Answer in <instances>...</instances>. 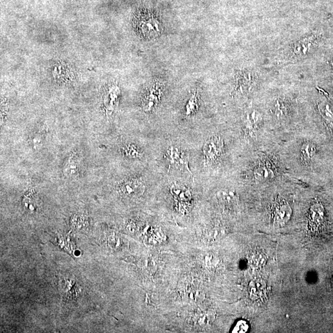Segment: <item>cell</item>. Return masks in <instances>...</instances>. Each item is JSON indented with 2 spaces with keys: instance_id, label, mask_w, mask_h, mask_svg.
<instances>
[{
  "instance_id": "1",
  "label": "cell",
  "mask_w": 333,
  "mask_h": 333,
  "mask_svg": "<svg viewBox=\"0 0 333 333\" xmlns=\"http://www.w3.org/2000/svg\"><path fill=\"white\" fill-rule=\"evenodd\" d=\"M135 28L141 37L148 40L156 38L162 32V24L150 14L140 15L135 18Z\"/></svg>"
},
{
  "instance_id": "2",
  "label": "cell",
  "mask_w": 333,
  "mask_h": 333,
  "mask_svg": "<svg viewBox=\"0 0 333 333\" xmlns=\"http://www.w3.org/2000/svg\"><path fill=\"white\" fill-rule=\"evenodd\" d=\"M170 193L174 197L176 207L178 211L182 214L187 213L190 209L192 203L190 190L185 186L174 183L170 187Z\"/></svg>"
},
{
  "instance_id": "3",
  "label": "cell",
  "mask_w": 333,
  "mask_h": 333,
  "mask_svg": "<svg viewBox=\"0 0 333 333\" xmlns=\"http://www.w3.org/2000/svg\"><path fill=\"white\" fill-rule=\"evenodd\" d=\"M223 143L220 137L214 136L210 138L205 143L203 148V153L205 162L209 165L214 164L222 155Z\"/></svg>"
},
{
  "instance_id": "4",
  "label": "cell",
  "mask_w": 333,
  "mask_h": 333,
  "mask_svg": "<svg viewBox=\"0 0 333 333\" xmlns=\"http://www.w3.org/2000/svg\"><path fill=\"white\" fill-rule=\"evenodd\" d=\"M119 190L122 195L127 198H137L145 193V186L137 179L126 180L119 184Z\"/></svg>"
},
{
  "instance_id": "5",
  "label": "cell",
  "mask_w": 333,
  "mask_h": 333,
  "mask_svg": "<svg viewBox=\"0 0 333 333\" xmlns=\"http://www.w3.org/2000/svg\"><path fill=\"white\" fill-rule=\"evenodd\" d=\"M120 95L119 88L116 84L109 85L103 95V105L108 116H111L118 106Z\"/></svg>"
},
{
  "instance_id": "6",
  "label": "cell",
  "mask_w": 333,
  "mask_h": 333,
  "mask_svg": "<svg viewBox=\"0 0 333 333\" xmlns=\"http://www.w3.org/2000/svg\"><path fill=\"white\" fill-rule=\"evenodd\" d=\"M163 85L157 82L153 85L146 93L142 101V108L146 113H150L158 105L161 99Z\"/></svg>"
},
{
  "instance_id": "7",
  "label": "cell",
  "mask_w": 333,
  "mask_h": 333,
  "mask_svg": "<svg viewBox=\"0 0 333 333\" xmlns=\"http://www.w3.org/2000/svg\"><path fill=\"white\" fill-rule=\"evenodd\" d=\"M82 161L79 154L74 153L68 157L64 166L63 171L67 178L73 179L82 174Z\"/></svg>"
},
{
  "instance_id": "8",
  "label": "cell",
  "mask_w": 333,
  "mask_h": 333,
  "mask_svg": "<svg viewBox=\"0 0 333 333\" xmlns=\"http://www.w3.org/2000/svg\"><path fill=\"white\" fill-rule=\"evenodd\" d=\"M167 158L171 166L191 172L188 167V160L185 152L175 146H170L167 150Z\"/></svg>"
},
{
  "instance_id": "9",
  "label": "cell",
  "mask_w": 333,
  "mask_h": 333,
  "mask_svg": "<svg viewBox=\"0 0 333 333\" xmlns=\"http://www.w3.org/2000/svg\"><path fill=\"white\" fill-rule=\"evenodd\" d=\"M262 121V117L259 112L255 109L246 112L243 120L245 130L250 135L255 134Z\"/></svg>"
},
{
  "instance_id": "10",
  "label": "cell",
  "mask_w": 333,
  "mask_h": 333,
  "mask_svg": "<svg viewBox=\"0 0 333 333\" xmlns=\"http://www.w3.org/2000/svg\"><path fill=\"white\" fill-rule=\"evenodd\" d=\"M254 175L257 182H267L275 177V170H274L272 165L269 163L268 161L260 162L254 168Z\"/></svg>"
},
{
  "instance_id": "11",
  "label": "cell",
  "mask_w": 333,
  "mask_h": 333,
  "mask_svg": "<svg viewBox=\"0 0 333 333\" xmlns=\"http://www.w3.org/2000/svg\"><path fill=\"white\" fill-rule=\"evenodd\" d=\"M292 214L291 207L287 202H281L276 207L273 213L274 222L276 225H284L291 219Z\"/></svg>"
},
{
  "instance_id": "12",
  "label": "cell",
  "mask_w": 333,
  "mask_h": 333,
  "mask_svg": "<svg viewBox=\"0 0 333 333\" xmlns=\"http://www.w3.org/2000/svg\"><path fill=\"white\" fill-rule=\"evenodd\" d=\"M324 209L320 202H315L311 205L309 212V225L310 227L316 229L321 225L324 218Z\"/></svg>"
},
{
  "instance_id": "13",
  "label": "cell",
  "mask_w": 333,
  "mask_h": 333,
  "mask_svg": "<svg viewBox=\"0 0 333 333\" xmlns=\"http://www.w3.org/2000/svg\"><path fill=\"white\" fill-rule=\"evenodd\" d=\"M216 196L220 204L226 208H231L235 206L238 202L236 194L233 190L223 189L218 191Z\"/></svg>"
},
{
  "instance_id": "14",
  "label": "cell",
  "mask_w": 333,
  "mask_h": 333,
  "mask_svg": "<svg viewBox=\"0 0 333 333\" xmlns=\"http://www.w3.org/2000/svg\"><path fill=\"white\" fill-rule=\"evenodd\" d=\"M317 153V149L315 144L311 142H305L300 148V154L303 159L310 161L315 158Z\"/></svg>"
},
{
  "instance_id": "15",
  "label": "cell",
  "mask_w": 333,
  "mask_h": 333,
  "mask_svg": "<svg viewBox=\"0 0 333 333\" xmlns=\"http://www.w3.org/2000/svg\"><path fill=\"white\" fill-rule=\"evenodd\" d=\"M265 284L262 280L252 281L249 285V294L252 297L259 298L265 294Z\"/></svg>"
},
{
  "instance_id": "16",
  "label": "cell",
  "mask_w": 333,
  "mask_h": 333,
  "mask_svg": "<svg viewBox=\"0 0 333 333\" xmlns=\"http://www.w3.org/2000/svg\"><path fill=\"white\" fill-rule=\"evenodd\" d=\"M318 109L324 121L333 129V111L331 108L327 104H321L319 105Z\"/></svg>"
},
{
  "instance_id": "17",
  "label": "cell",
  "mask_w": 333,
  "mask_h": 333,
  "mask_svg": "<svg viewBox=\"0 0 333 333\" xmlns=\"http://www.w3.org/2000/svg\"><path fill=\"white\" fill-rule=\"evenodd\" d=\"M23 206L27 211L34 213L37 209L36 199L33 193H27L23 199Z\"/></svg>"
},
{
  "instance_id": "18",
  "label": "cell",
  "mask_w": 333,
  "mask_h": 333,
  "mask_svg": "<svg viewBox=\"0 0 333 333\" xmlns=\"http://www.w3.org/2000/svg\"><path fill=\"white\" fill-rule=\"evenodd\" d=\"M198 109V97L197 95L194 94L192 96L190 100L188 101L185 108V116H190L196 113Z\"/></svg>"
},
{
  "instance_id": "19",
  "label": "cell",
  "mask_w": 333,
  "mask_h": 333,
  "mask_svg": "<svg viewBox=\"0 0 333 333\" xmlns=\"http://www.w3.org/2000/svg\"><path fill=\"white\" fill-rule=\"evenodd\" d=\"M287 113V109L286 105L281 100L276 101L275 105V114L276 117L279 119L283 118L286 116Z\"/></svg>"
},
{
  "instance_id": "20",
  "label": "cell",
  "mask_w": 333,
  "mask_h": 333,
  "mask_svg": "<svg viewBox=\"0 0 333 333\" xmlns=\"http://www.w3.org/2000/svg\"><path fill=\"white\" fill-rule=\"evenodd\" d=\"M249 326L248 323L245 320H239L237 322L235 326L233 327L232 332L244 333L248 331Z\"/></svg>"
},
{
  "instance_id": "21",
  "label": "cell",
  "mask_w": 333,
  "mask_h": 333,
  "mask_svg": "<svg viewBox=\"0 0 333 333\" xmlns=\"http://www.w3.org/2000/svg\"><path fill=\"white\" fill-rule=\"evenodd\" d=\"M43 141H44V138H43L42 135L39 134V133H35L31 137L30 142L32 146L34 148L41 147L42 145Z\"/></svg>"
},
{
  "instance_id": "22",
  "label": "cell",
  "mask_w": 333,
  "mask_h": 333,
  "mask_svg": "<svg viewBox=\"0 0 333 333\" xmlns=\"http://www.w3.org/2000/svg\"><path fill=\"white\" fill-rule=\"evenodd\" d=\"M124 151L127 156H130V158H138L141 154L137 150V149L132 145H128L125 146Z\"/></svg>"
}]
</instances>
